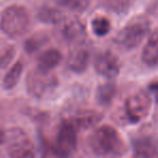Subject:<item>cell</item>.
I'll list each match as a JSON object with an SVG mask.
<instances>
[{"mask_svg": "<svg viewBox=\"0 0 158 158\" xmlns=\"http://www.w3.org/2000/svg\"><path fill=\"white\" fill-rule=\"evenodd\" d=\"M89 147L98 156H123L127 152V145L121 134L108 125L100 126L91 133Z\"/></svg>", "mask_w": 158, "mask_h": 158, "instance_id": "obj_1", "label": "cell"}, {"mask_svg": "<svg viewBox=\"0 0 158 158\" xmlns=\"http://www.w3.org/2000/svg\"><path fill=\"white\" fill-rule=\"evenodd\" d=\"M31 19L22 6L13 5L5 9L0 19V29L10 38H19L28 31Z\"/></svg>", "mask_w": 158, "mask_h": 158, "instance_id": "obj_2", "label": "cell"}, {"mask_svg": "<svg viewBox=\"0 0 158 158\" xmlns=\"http://www.w3.org/2000/svg\"><path fill=\"white\" fill-rule=\"evenodd\" d=\"M149 27L151 23L143 19L131 21L118 31L115 42L123 50L130 51L135 49L148 35Z\"/></svg>", "mask_w": 158, "mask_h": 158, "instance_id": "obj_3", "label": "cell"}, {"mask_svg": "<svg viewBox=\"0 0 158 158\" xmlns=\"http://www.w3.org/2000/svg\"><path fill=\"white\" fill-rule=\"evenodd\" d=\"M77 126L73 120L65 119L61 123L53 145V152L57 156H72L77 151Z\"/></svg>", "mask_w": 158, "mask_h": 158, "instance_id": "obj_4", "label": "cell"}, {"mask_svg": "<svg viewBox=\"0 0 158 158\" xmlns=\"http://www.w3.org/2000/svg\"><path fill=\"white\" fill-rule=\"evenodd\" d=\"M152 107L151 93L145 90H140L130 95L125 104L126 115L133 123H140L148 116Z\"/></svg>", "mask_w": 158, "mask_h": 158, "instance_id": "obj_5", "label": "cell"}, {"mask_svg": "<svg viewBox=\"0 0 158 158\" xmlns=\"http://www.w3.org/2000/svg\"><path fill=\"white\" fill-rule=\"evenodd\" d=\"M27 91L33 97L41 99L53 91L57 86V79L51 73H44L34 69L27 75Z\"/></svg>", "mask_w": 158, "mask_h": 158, "instance_id": "obj_6", "label": "cell"}, {"mask_svg": "<svg viewBox=\"0 0 158 158\" xmlns=\"http://www.w3.org/2000/svg\"><path fill=\"white\" fill-rule=\"evenodd\" d=\"M5 143L9 156L15 158H28L35 156L33 143L21 129H12L6 133Z\"/></svg>", "mask_w": 158, "mask_h": 158, "instance_id": "obj_7", "label": "cell"}, {"mask_svg": "<svg viewBox=\"0 0 158 158\" xmlns=\"http://www.w3.org/2000/svg\"><path fill=\"white\" fill-rule=\"evenodd\" d=\"M94 69L99 75L107 79L116 78L120 72L118 57L108 50L102 51L94 59Z\"/></svg>", "mask_w": 158, "mask_h": 158, "instance_id": "obj_8", "label": "cell"}, {"mask_svg": "<svg viewBox=\"0 0 158 158\" xmlns=\"http://www.w3.org/2000/svg\"><path fill=\"white\" fill-rule=\"evenodd\" d=\"M90 61V52L84 46H77L67 56V67L72 72L80 74L87 69Z\"/></svg>", "mask_w": 158, "mask_h": 158, "instance_id": "obj_9", "label": "cell"}, {"mask_svg": "<svg viewBox=\"0 0 158 158\" xmlns=\"http://www.w3.org/2000/svg\"><path fill=\"white\" fill-rule=\"evenodd\" d=\"M63 55L57 49H49L42 52L37 59L36 69L44 73H51L62 62Z\"/></svg>", "mask_w": 158, "mask_h": 158, "instance_id": "obj_10", "label": "cell"}, {"mask_svg": "<svg viewBox=\"0 0 158 158\" xmlns=\"http://www.w3.org/2000/svg\"><path fill=\"white\" fill-rule=\"evenodd\" d=\"M62 35L69 44H81L86 38V28L78 20H70L64 24Z\"/></svg>", "mask_w": 158, "mask_h": 158, "instance_id": "obj_11", "label": "cell"}, {"mask_svg": "<svg viewBox=\"0 0 158 158\" xmlns=\"http://www.w3.org/2000/svg\"><path fill=\"white\" fill-rule=\"evenodd\" d=\"M142 61L149 67H155L158 63V36L157 31L154 29L149 34L148 40L142 52Z\"/></svg>", "mask_w": 158, "mask_h": 158, "instance_id": "obj_12", "label": "cell"}, {"mask_svg": "<svg viewBox=\"0 0 158 158\" xmlns=\"http://www.w3.org/2000/svg\"><path fill=\"white\" fill-rule=\"evenodd\" d=\"M134 156L142 158H156L158 156L157 144L151 136H143L134 142Z\"/></svg>", "mask_w": 158, "mask_h": 158, "instance_id": "obj_13", "label": "cell"}, {"mask_svg": "<svg viewBox=\"0 0 158 158\" xmlns=\"http://www.w3.org/2000/svg\"><path fill=\"white\" fill-rule=\"evenodd\" d=\"M102 118H103V115L98 110H81L77 113L73 121L78 129L79 128L80 129H88V128H91L97 123H99L102 120Z\"/></svg>", "mask_w": 158, "mask_h": 158, "instance_id": "obj_14", "label": "cell"}, {"mask_svg": "<svg viewBox=\"0 0 158 158\" xmlns=\"http://www.w3.org/2000/svg\"><path fill=\"white\" fill-rule=\"evenodd\" d=\"M23 63L22 62H16L11 68L7 72V74L5 75L2 79V86L5 89L10 90V89H13L14 87L18 85L19 80L21 78V75L23 73Z\"/></svg>", "mask_w": 158, "mask_h": 158, "instance_id": "obj_15", "label": "cell"}, {"mask_svg": "<svg viewBox=\"0 0 158 158\" xmlns=\"http://www.w3.org/2000/svg\"><path fill=\"white\" fill-rule=\"evenodd\" d=\"M38 19L46 24H59L63 22L64 14L51 7H42L38 11Z\"/></svg>", "mask_w": 158, "mask_h": 158, "instance_id": "obj_16", "label": "cell"}, {"mask_svg": "<svg viewBox=\"0 0 158 158\" xmlns=\"http://www.w3.org/2000/svg\"><path fill=\"white\" fill-rule=\"evenodd\" d=\"M116 94V86L112 82H106L98 88L97 101L102 105H110Z\"/></svg>", "mask_w": 158, "mask_h": 158, "instance_id": "obj_17", "label": "cell"}, {"mask_svg": "<svg viewBox=\"0 0 158 158\" xmlns=\"http://www.w3.org/2000/svg\"><path fill=\"white\" fill-rule=\"evenodd\" d=\"M91 28L95 36L98 37H104L112 29V24L110 20L105 16H95L91 22Z\"/></svg>", "mask_w": 158, "mask_h": 158, "instance_id": "obj_18", "label": "cell"}, {"mask_svg": "<svg viewBox=\"0 0 158 158\" xmlns=\"http://www.w3.org/2000/svg\"><path fill=\"white\" fill-rule=\"evenodd\" d=\"M57 6L73 12H85L88 9L89 0H55Z\"/></svg>", "mask_w": 158, "mask_h": 158, "instance_id": "obj_19", "label": "cell"}, {"mask_svg": "<svg viewBox=\"0 0 158 158\" xmlns=\"http://www.w3.org/2000/svg\"><path fill=\"white\" fill-rule=\"evenodd\" d=\"M48 37L44 34H36L31 36L29 39L26 40L25 42V50L29 53H34L37 50H39L42 46L47 42Z\"/></svg>", "mask_w": 158, "mask_h": 158, "instance_id": "obj_20", "label": "cell"}, {"mask_svg": "<svg viewBox=\"0 0 158 158\" xmlns=\"http://www.w3.org/2000/svg\"><path fill=\"white\" fill-rule=\"evenodd\" d=\"M15 55V49L12 46H7L0 50V67H6L10 64Z\"/></svg>", "mask_w": 158, "mask_h": 158, "instance_id": "obj_21", "label": "cell"}, {"mask_svg": "<svg viewBox=\"0 0 158 158\" xmlns=\"http://www.w3.org/2000/svg\"><path fill=\"white\" fill-rule=\"evenodd\" d=\"M106 7L115 10V11H123L128 9L131 3V0H102Z\"/></svg>", "mask_w": 158, "mask_h": 158, "instance_id": "obj_22", "label": "cell"}, {"mask_svg": "<svg viewBox=\"0 0 158 158\" xmlns=\"http://www.w3.org/2000/svg\"><path fill=\"white\" fill-rule=\"evenodd\" d=\"M5 140H6V132L2 131V130H0V146L5 143Z\"/></svg>", "mask_w": 158, "mask_h": 158, "instance_id": "obj_23", "label": "cell"}]
</instances>
